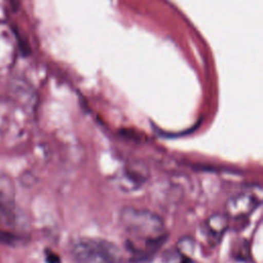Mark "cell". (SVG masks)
Instances as JSON below:
<instances>
[{
  "mask_svg": "<svg viewBox=\"0 0 263 263\" xmlns=\"http://www.w3.org/2000/svg\"><path fill=\"white\" fill-rule=\"evenodd\" d=\"M45 261H46V263H61V258L58 254H55L51 251H46Z\"/></svg>",
  "mask_w": 263,
  "mask_h": 263,
  "instance_id": "cell-8",
  "label": "cell"
},
{
  "mask_svg": "<svg viewBox=\"0 0 263 263\" xmlns=\"http://www.w3.org/2000/svg\"><path fill=\"white\" fill-rule=\"evenodd\" d=\"M71 254L78 263H133L113 242L93 237H79L71 243Z\"/></svg>",
  "mask_w": 263,
  "mask_h": 263,
  "instance_id": "cell-2",
  "label": "cell"
},
{
  "mask_svg": "<svg viewBox=\"0 0 263 263\" xmlns=\"http://www.w3.org/2000/svg\"><path fill=\"white\" fill-rule=\"evenodd\" d=\"M262 190L260 187H251L231 196L226 204L225 212L228 218L240 219L249 217L261 203Z\"/></svg>",
  "mask_w": 263,
  "mask_h": 263,
  "instance_id": "cell-3",
  "label": "cell"
},
{
  "mask_svg": "<svg viewBox=\"0 0 263 263\" xmlns=\"http://www.w3.org/2000/svg\"><path fill=\"white\" fill-rule=\"evenodd\" d=\"M15 210V188L12 180L0 172V213L10 217Z\"/></svg>",
  "mask_w": 263,
  "mask_h": 263,
  "instance_id": "cell-6",
  "label": "cell"
},
{
  "mask_svg": "<svg viewBox=\"0 0 263 263\" xmlns=\"http://www.w3.org/2000/svg\"><path fill=\"white\" fill-rule=\"evenodd\" d=\"M177 249L179 255L191 259V256L194 254L195 250V241L193 240V238L189 236H184L181 239H179L177 243Z\"/></svg>",
  "mask_w": 263,
  "mask_h": 263,
  "instance_id": "cell-7",
  "label": "cell"
},
{
  "mask_svg": "<svg viewBox=\"0 0 263 263\" xmlns=\"http://www.w3.org/2000/svg\"><path fill=\"white\" fill-rule=\"evenodd\" d=\"M119 220L129 236L143 243L133 252V263L147 260L165 240L164 222L151 211L125 206L120 212Z\"/></svg>",
  "mask_w": 263,
  "mask_h": 263,
  "instance_id": "cell-1",
  "label": "cell"
},
{
  "mask_svg": "<svg viewBox=\"0 0 263 263\" xmlns=\"http://www.w3.org/2000/svg\"><path fill=\"white\" fill-rule=\"evenodd\" d=\"M149 179L148 166L142 161L125 163L115 175L114 183L123 192H134L140 189Z\"/></svg>",
  "mask_w": 263,
  "mask_h": 263,
  "instance_id": "cell-4",
  "label": "cell"
},
{
  "mask_svg": "<svg viewBox=\"0 0 263 263\" xmlns=\"http://www.w3.org/2000/svg\"><path fill=\"white\" fill-rule=\"evenodd\" d=\"M228 217L223 214L210 216L203 225V234L211 246H217L228 229Z\"/></svg>",
  "mask_w": 263,
  "mask_h": 263,
  "instance_id": "cell-5",
  "label": "cell"
}]
</instances>
